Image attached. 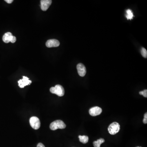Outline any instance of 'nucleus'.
<instances>
[{
    "instance_id": "f257e3e1",
    "label": "nucleus",
    "mask_w": 147,
    "mask_h": 147,
    "mask_svg": "<svg viewBox=\"0 0 147 147\" xmlns=\"http://www.w3.org/2000/svg\"><path fill=\"white\" fill-rule=\"evenodd\" d=\"M66 125L62 120H55L52 123L49 127L52 130H55L58 129H63L66 128Z\"/></svg>"
},
{
    "instance_id": "f03ea898",
    "label": "nucleus",
    "mask_w": 147,
    "mask_h": 147,
    "mask_svg": "<svg viewBox=\"0 0 147 147\" xmlns=\"http://www.w3.org/2000/svg\"><path fill=\"white\" fill-rule=\"evenodd\" d=\"M50 91L52 94H56L59 97H63L65 94L64 89L62 86L57 85L55 87H52Z\"/></svg>"
},
{
    "instance_id": "7ed1b4c3",
    "label": "nucleus",
    "mask_w": 147,
    "mask_h": 147,
    "mask_svg": "<svg viewBox=\"0 0 147 147\" xmlns=\"http://www.w3.org/2000/svg\"><path fill=\"white\" fill-rule=\"evenodd\" d=\"M120 125L117 122H113L109 126L108 131L110 134L114 135L117 134L119 131Z\"/></svg>"
},
{
    "instance_id": "20e7f679",
    "label": "nucleus",
    "mask_w": 147,
    "mask_h": 147,
    "mask_svg": "<svg viewBox=\"0 0 147 147\" xmlns=\"http://www.w3.org/2000/svg\"><path fill=\"white\" fill-rule=\"evenodd\" d=\"M29 123L31 127L35 130L39 129L41 126L40 120L36 117H31L29 119Z\"/></svg>"
},
{
    "instance_id": "39448f33",
    "label": "nucleus",
    "mask_w": 147,
    "mask_h": 147,
    "mask_svg": "<svg viewBox=\"0 0 147 147\" xmlns=\"http://www.w3.org/2000/svg\"><path fill=\"white\" fill-rule=\"evenodd\" d=\"M22 79L19 80L18 81V86L21 88H23L25 86L30 85L31 83V81L29 80L28 77L23 76Z\"/></svg>"
},
{
    "instance_id": "423d86ee",
    "label": "nucleus",
    "mask_w": 147,
    "mask_h": 147,
    "mask_svg": "<svg viewBox=\"0 0 147 147\" xmlns=\"http://www.w3.org/2000/svg\"><path fill=\"white\" fill-rule=\"evenodd\" d=\"M76 68L79 76L81 77H84L85 76L86 73V67L83 64L81 63L78 64L76 66Z\"/></svg>"
},
{
    "instance_id": "0eeeda50",
    "label": "nucleus",
    "mask_w": 147,
    "mask_h": 147,
    "mask_svg": "<svg viewBox=\"0 0 147 147\" xmlns=\"http://www.w3.org/2000/svg\"><path fill=\"white\" fill-rule=\"evenodd\" d=\"M102 112V110L101 107L98 106L90 108L89 110L90 114L93 117L100 115Z\"/></svg>"
},
{
    "instance_id": "6e6552de",
    "label": "nucleus",
    "mask_w": 147,
    "mask_h": 147,
    "mask_svg": "<svg viewBox=\"0 0 147 147\" xmlns=\"http://www.w3.org/2000/svg\"><path fill=\"white\" fill-rule=\"evenodd\" d=\"M60 45V42L56 39H52L48 40L46 43V46L48 48L57 47Z\"/></svg>"
},
{
    "instance_id": "1a4fd4ad",
    "label": "nucleus",
    "mask_w": 147,
    "mask_h": 147,
    "mask_svg": "<svg viewBox=\"0 0 147 147\" xmlns=\"http://www.w3.org/2000/svg\"><path fill=\"white\" fill-rule=\"evenodd\" d=\"M52 1L51 0H41V9L43 11L48 10L49 6L51 5Z\"/></svg>"
},
{
    "instance_id": "9d476101",
    "label": "nucleus",
    "mask_w": 147,
    "mask_h": 147,
    "mask_svg": "<svg viewBox=\"0 0 147 147\" xmlns=\"http://www.w3.org/2000/svg\"><path fill=\"white\" fill-rule=\"evenodd\" d=\"M13 36L12 34L10 32H7L4 34L3 37V41L5 43H9L10 42Z\"/></svg>"
},
{
    "instance_id": "9b49d317",
    "label": "nucleus",
    "mask_w": 147,
    "mask_h": 147,
    "mask_svg": "<svg viewBox=\"0 0 147 147\" xmlns=\"http://www.w3.org/2000/svg\"><path fill=\"white\" fill-rule=\"evenodd\" d=\"M79 140L82 143L84 144H86L88 142L89 140V137L87 136H85V135H83V136H81L79 135Z\"/></svg>"
},
{
    "instance_id": "f8f14e48",
    "label": "nucleus",
    "mask_w": 147,
    "mask_h": 147,
    "mask_svg": "<svg viewBox=\"0 0 147 147\" xmlns=\"http://www.w3.org/2000/svg\"><path fill=\"white\" fill-rule=\"evenodd\" d=\"M105 142V140L102 138L97 140V141H94L93 142V145L94 147H100L102 143H104Z\"/></svg>"
},
{
    "instance_id": "ddd939ff",
    "label": "nucleus",
    "mask_w": 147,
    "mask_h": 147,
    "mask_svg": "<svg viewBox=\"0 0 147 147\" xmlns=\"http://www.w3.org/2000/svg\"><path fill=\"white\" fill-rule=\"evenodd\" d=\"M126 13H127V15H126V17L128 20L129 19L131 20L132 18H133V13L131 10L130 9H128L126 11Z\"/></svg>"
},
{
    "instance_id": "4468645a",
    "label": "nucleus",
    "mask_w": 147,
    "mask_h": 147,
    "mask_svg": "<svg viewBox=\"0 0 147 147\" xmlns=\"http://www.w3.org/2000/svg\"><path fill=\"white\" fill-rule=\"evenodd\" d=\"M141 54L144 58H147V50L145 48H142L141 49Z\"/></svg>"
},
{
    "instance_id": "2eb2a0df",
    "label": "nucleus",
    "mask_w": 147,
    "mask_h": 147,
    "mask_svg": "<svg viewBox=\"0 0 147 147\" xmlns=\"http://www.w3.org/2000/svg\"><path fill=\"white\" fill-rule=\"evenodd\" d=\"M139 94L140 95H143V97L145 98L147 97V90H145L143 91H140L139 92Z\"/></svg>"
},
{
    "instance_id": "dca6fc26",
    "label": "nucleus",
    "mask_w": 147,
    "mask_h": 147,
    "mask_svg": "<svg viewBox=\"0 0 147 147\" xmlns=\"http://www.w3.org/2000/svg\"><path fill=\"white\" fill-rule=\"evenodd\" d=\"M143 122L144 124H147V114L145 113L144 116V119L143 120Z\"/></svg>"
},
{
    "instance_id": "f3484780",
    "label": "nucleus",
    "mask_w": 147,
    "mask_h": 147,
    "mask_svg": "<svg viewBox=\"0 0 147 147\" xmlns=\"http://www.w3.org/2000/svg\"><path fill=\"white\" fill-rule=\"evenodd\" d=\"M16 38L15 36H13L12 38L11 39V40L10 42L11 43H14L16 41Z\"/></svg>"
},
{
    "instance_id": "a211bd4d",
    "label": "nucleus",
    "mask_w": 147,
    "mask_h": 147,
    "mask_svg": "<svg viewBox=\"0 0 147 147\" xmlns=\"http://www.w3.org/2000/svg\"><path fill=\"white\" fill-rule=\"evenodd\" d=\"M37 147H45V146L43 144V143H38V144L37 145Z\"/></svg>"
},
{
    "instance_id": "6ab92c4d",
    "label": "nucleus",
    "mask_w": 147,
    "mask_h": 147,
    "mask_svg": "<svg viewBox=\"0 0 147 147\" xmlns=\"http://www.w3.org/2000/svg\"><path fill=\"white\" fill-rule=\"evenodd\" d=\"M5 1L7 2L8 3H9V4H10V3L13 2V0H5Z\"/></svg>"
},
{
    "instance_id": "aec40b11",
    "label": "nucleus",
    "mask_w": 147,
    "mask_h": 147,
    "mask_svg": "<svg viewBox=\"0 0 147 147\" xmlns=\"http://www.w3.org/2000/svg\"><path fill=\"white\" fill-rule=\"evenodd\" d=\"M137 147H139V146H137Z\"/></svg>"
}]
</instances>
